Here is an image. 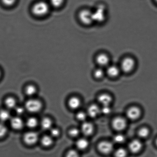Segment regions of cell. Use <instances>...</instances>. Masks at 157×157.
I'll use <instances>...</instances> for the list:
<instances>
[{
	"instance_id": "cell-1",
	"label": "cell",
	"mask_w": 157,
	"mask_h": 157,
	"mask_svg": "<svg viewBox=\"0 0 157 157\" xmlns=\"http://www.w3.org/2000/svg\"><path fill=\"white\" fill-rule=\"evenodd\" d=\"M51 7L49 2L43 1H37L32 6V13L37 17H43L48 14Z\"/></svg>"
},
{
	"instance_id": "cell-2",
	"label": "cell",
	"mask_w": 157,
	"mask_h": 157,
	"mask_svg": "<svg viewBox=\"0 0 157 157\" xmlns=\"http://www.w3.org/2000/svg\"><path fill=\"white\" fill-rule=\"evenodd\" d=\"M78 18L80 22L83 25H89L94 23L92 11L88 9H83L78 14Z\"/></svg>"
},
{
	"instance_id": "cell-3",
	"label": "cell",
	"mask_w": 157,
	"mask_h": 157,
	"mask_svg": "<svg viewBox=\"0 0 157 157\" xmlns=\"http://www.w3.org/2000/svg\"><path fill=\"white\" fill-rule=\"evenodd\" d=\"M136 65V62L135 59L132 57H127L122 60L120 67L121 71L128 73L133 71Z\"/></svg>"
},
{
	"instance_id": "cell-4",
	"label": "cell",
	"mask_w": 157,
	"mask_h": 157,
	"mask_svg": "<svg viewBox=\"0 0 157 157\" xmlns=\"http://www.w3.org/2000/svg\"><path fill=\"white\" fill-rule=\"evenodd\" d=\"M106 10L105 6L99 5L95 10L92 11L94 22L101 23L106 18Z\"/></svg>"
},
{
	"instance_id": "cell-5",
	"label": "cell",
	"mask_w": 157,
	"mask_h": 157,
	"mask_svg": "<svg viewBox=\"0 0 157 157\" xmlns=\"http://www.w3.org/2000/svg\"><path fill=\"white\" fill-rule=\"evenodd\" d=\"M25 107L28 112L35 113L40 110L42 109V104L38 100L31 99L26 102Z\"/></svg>"
},
{
	"instance_id": "cell-6",
	"label": "cell",
	"mask_w": 157,
	"mask_h": 157,
	"mask_svg": "<svg viewBox=\"0 0 157 157\" xmlns=\"http://www.w3.org/2000/svg\"><path fill=\"white\" fill-rule=\"evenodd\" d=\"M98 150L101 153L108 155L113 150V145L112 143L108 141L101 142L98 145Z\"/></svg>"
},
{
	"instance_id": "cell-7",
	"label": "cell",
	"mask_w": 157,
	"mask_h": 157,
	"mask_svg": "<svg viewBox=\"0 0 157 157\" xmlns=\"http://www.w3.org/2000/svg\"><path fill=\"white\" fill-rule=\"evenodd\" d=\"M96 62L100 67H107L109 65L110 58L105 53H100L96 57Z\"/></svg>"
},
{
	"instance_id": "cell-8",
	"label": "cell",
	"mask_w": 157,
	"mask_h": 157,
	"mask_svg": "<svg viewBox=\"0 0 157 157\" xmlns=\"http://www.w3.org/2000/svg\"><path fill=\"white\" fill-rule=\"evenodd\" d=\"M39 136L37 133L33 132H27L24 136V140L28 145H33L37 141Z\"/></svg>"
},
{
	"instance_id": "cell-9",
	"label": "cell",
	"mask_w": 157,
	"mask_h": 157,
	"mask_svg": "<svg viewBox=\"0 0 157 157\" xmlns=\"http://www.w3.org/2000/svg\"><path fill=\"white\" fill-rule=\"evenodd\" d=\"M113 127L115 130H123L126 126V122L124 118L118 117L114 119L112 122Z\"/></svg>"
},
{
	"instance_id": "cell-10",
	"label": "cell",
	"mask_w": 157,
	"mask_h": 157,
	"mask_svg": "<svg viewBox=\"0 0 157 157\" xmlns=\"http://www.w3.org/2000/svg\"><path fill=\"white\" fill-rule=\"evenodd\" d=\"M128 147L129 151L132 153H138L141 150L142 144L140 140H134L129 143Z\"/></svg>"
},
{
	"instance_id": "cell-11",
	"label": "cell",
	"mask_w": 157,
	"mask_h": 157,
	"mask_svg": "<svg viewBox=\"0 0 157 157\" xmlns=\"http://www.w3.org/2000/svg\"><path fill=\"white\" fill-rule=\"evenodd\" d=\"M126 115L128 118L131 120H135L138 119L141 115V111L138 107H131L128 109Z\"/></svg>"
},
{
	"instance_id": "cell-12",
	"label": "cell",
	"mask_w": 157,
	"mask_h": 157,
	"mask_svg": "<svg viewBox=\"0 0 157 157\" xmlns=\"http://www.w3.org/2000/svg\"><path fill=\"white\" fill-rule=\"evenodd\" d=\"M121 71L120 67L115 65H109L107 67L106 72L109 76L112 77H116L118 76Z\"/></svg>"
},
{
	"instance_id": "cell-13",
	"label": "cell",
	"mask_w": 157,
	"mask_h": 157,
	"mask_svg": "<svg viewBox=\"0 0 157 157\" xmlns=\"http://www.w3.org/2000/svg\"><path fill=\"white\" fill-rule=\"evenodd\" d=\"M10 122L12 127L16 130H19L23 127V121L19 117H13L10 119Z\"/></svg>"
},
{
	"instance_id": "cell-14",
	"label": "cell",
	"mask_w": 157,
	"mask_h": 157,
	"mask_svg": "<svg viewBox=\"0 0 157 157\" xmlns=\"http://www.w3.org/2000/svg\"><path fill=\"white\" fill-rule=\"evenodd\" d=\"M81 130L84 135L88 136L93 133L94 126L90 123L85 122L82 125Z\"/></svg>"
},
{
	"instance_id": "cell-15",
	"label": "cell",
	"mask_w": 157,
	"mask_h": 157,
	"mask_svg": "<svg viewBox=\"0 0 157 157\" xmlns=\"http://www.w3.org/2000/svg\"><path fill=\"white\" fill-rule=\"evenodd\" d=\"M101 113V109L96 105H92L88 109V115L91 118H95Z\"/></svg>"
},
{
	"instance_id": "cell-16",
	"label": "cell",
	"mask_w": 157,
	"mask_h": 157,
	"mask_svg": "<svg viewBox=\"0 0 157 157\" xmlns=\"http://www.w3.org/2000/svg\"><path fill=\"white\" fill-rule=\"evenodd\" d=\"M98 100L103 106H108L112 102V98L109 94H103L99 96Z\"/></svg>"
},
{
	"instance_id": "cell-17",
	"label": "cell",
	"mask_w": 157,
	"mask_h": 157,
	"mask_svg": "<svg viewBox=\"0 0 157 157\" xmlns=\"http://www.w3.org/2000/svg\"><path fill=\"white\" fill-rule=\"evenodd\" d=\"M68 105L71 109H77L80 107L81 105L80 100L77 97H71L68 100Z\"/></svg>"
},
{
	"instance_id": "cell-18",
	"label": "cell",
	"mask_w": 157,
	"mask_h": 157,
	"mask_svg": "<svg viewBox=\"0 0 157 157\" xmlns=\"http://www.w3.org/2000/svg\"><path fill=\"white\" fill-rule=\"evenodd\" d=\"M41 125V127L44 130H50L52 128V123L50 118H45L42 120Z\"/></svg>"
},
{
	"instance_id": "cell-19",
	"label": "cell",
	"mask_w": 157,
	"mask_h": 157,
	"mask_svg": "<svg viewBox=\"0 0 157 157\" xmlns=\"http://www.w3.org/2000/svg\"><path fill=\"white\" fill-rule=\"evenodd\" d=\"M4 103L6 106L9 109H15L16 107V101L13 97L7 98L6 99Z\"/></svg>"
},
{
	"instance_id": "cell-20",
	"label": "cell",
	"mask_w": 157,
	"mask_h": 157,
	"mask_svg": "<svg viewBox=\"0 0 157 157\" xmlns=\"http://www.w3.org/2000/svg\"><path fill=\"white\" fill-rule=\"evenodd\" d=\"M76 146L80 150L86 149L88 146V142L86 139L84 138H80L77 140L76 142Z\"/></svg>"
},
{
	"instance_id": "cell-21",
	"label": "cell",
	"mask_w": 157,
	"mask_h": 157,
	"mask_svg": "<svg viewBox=\"0 0 157 157\" xmlns=\"http://www.w3.org/2000/svg\"><path fill=\"white\" fill-rule=\"evenodd\" d=\"M10 112L6 109L0 110V121L3 123L10 119Z\"/></svg>"
},
{
	"instance_id": "cell-22",
	"label": "cell",
	"mask_w": 157,
	"mask_h": 157,
	"mask_svg": "<svg viewBox=\"0 0 157 157\" xmlns=\"http://www.w3.org/2000/svg\"><path fill=\"white\" fill-rule=\"evenodd\" d=\"M65 0H50V6L53 8L58 9L60 8L64 4Z\"/></svg>"
},
{
	"instance_id": "cell-23",
	"label": "cell",
	"mask_w": 157,
	"mask_h": 157,
	"mask_svg": "<svg viewBox=\"0 0 157 157\" xmlns=\"http://www.w3.org/2000/svg\"><path fill=\"white\" fill-rule=\"evenodd\" d=\"M53 140L52 137L50 136L46 135L42 137L41 140V143L45 147H48L52 144Z\"/></svg>"
},
{
	"instance_id": "cell-24",
	"label": "cell",
	"mask_w": 157,
	"mask_h": 157,
	"mask_svg": "<svg viewBox=\"0 0 157 157\" xmlns=\"http://www.w3.org/2000/svg\"><path fill=\"white\" fill-rule=\"evenodd\" d=\"M38 121L36 118L34 117H30L27 120L26 124L27 127L33 128L36 127L38 124Z\"/></svg>"
},
{
	"instance_id": "cell-25",
	"label": "cell",
	"mask_w": 157,
	"mask_h": 157,
	"mask_svg": "<svg viewBox=\"0 0 157 157\" xmlns=\"http://www.w3.org/2000/svg\"><path fill=\"white\" fill-rule=\"evenodd\" d=\"M36 87L33 85H29L25 88L26 94L29 96L34 95L36 92Z\"/></svg>"
},
{
	"instance_id": "cell-26",
	"label": "cell",
	"mask_w": 157,
	"mask_h": 157,
	"mask_svg": "<svg viewBox=\"0 0 157 157\" xmlns=\"http://www.w3.org/2000/svg\"><path fill=\"white\" fill-rule=\"evenodd\" d=\"M127 155V151L123 148L117 149L115 152V157H126Z\"/></svg>"
},
{
	"instance_id": "cell-27",
	"label": "cell",
	"mask_w": 157,
	"mask_h": 157,
	"mask_svg": "<svg viewBox=\"0 0 157 157\" xmlns=\"http://www.w3.org/2000/svg\"><path fill=\"white\" fill-rule=\"evenodd\" d=\"M105 71L101 67L97 68L94 71V77L96 78L100 79L103 77Z\"/></svg>"
},
{
	"instance_id": "cell-28",
	"label": "cell",
	"mask_w": 157,
	"mask_h": 157,
	"mask_svg": "<svg viewBox=\"0 0 157 157\" xmlns=\"http://www.w3.org/2000/svg\"><path fill=\"white\" fill-rule=\"evenodd\" d=\"M149 131L146 128H142L138 131L139 136L142 138H145L149 135Z\"/></svg>"
},
{
	"instance_id": "cell-29",
	"label": "cell",
	"mask_w": 157,
	"mask_h": 157,
	"mask_svg": "<svg viewBox=\"0 0 157 157\" xmlns=\"http://www.w3.org/2000/svg\"><path fill=\"white\" fill-rule=\"evenodd\" d=\"M7 129L3 123H0V138H2L6 135Z\"/></svg>"
},
{
	"instance_id": "cell-30",
	"label": "cell",
	"mask_w": 157,
	"mask_h": 157,
	"mask_svg": "<svg viewBox=\"0 0 157 157\" xmlns=\"http://www.w3.org/2000/svg\"><path fill=\"white\" fill-rule=\"evenodd\" d=\"M4 5L6 7H12L16 3L17 0H1Z\"/></svg>"
},
{
	"instance_id": "cell-31",
	"label": "cell",
	"mask_w": 157,
	"mask_h": 157,
	"mask_svg": "<svg viewBox=\"0 0 157 157\" xmlns=\"http://www.w3.org/2000/svg\"><path fill=\"white\" fill-rule=\"evenodd\" d=\"M124 136L121 134L115 135L113 138L114 141L117 143H122L124 141Z\"/></svg>"
},
{
	"instance_id": "cell-32",
	"label": "cell",
	"mask_w": 157,
	"mask_h": 157,
	"mask_svg": "<svg viewBox=\"0 0 157 157\" xmlns=\"http://www.w3.org/2000/svg\"><path fill=\"white\" fill-rule=\"evenodd\" d=\"M66 157H79V155L77 151L71 149L68 151Z\"/></svg>"
},
{
	"instance_id": "cell-33",
	"label": "cell",
	"mask_w": 157,
	"mask_h": 157,
	"mask_svg": "<svg viewBox=\"0 0 157 157\" xmlns=\"http://www.w3.org/2000/svg\"><path fill=\"white\" fill-rule=\"evenodd\" d=\"M80 134V131L76 128L70 129L69 131V134L71 136L74 137H77Z\"/></svg>"
},
{
	"instance_id": "cell-34",
	"label": "cell",
	"mask_w": 157,
	"mask_h": 157,
	"mask_svg": "<svg viewBox=\"0 0 157 157\" xmlns=\"http://www.w3.org/2000/svg\"><path fill=\"white\" fill-rule=\"evenodd\" d=\"M77 118L80 121H85L86 118V115L83 112H79L77 114Z\"/></svg>"
},
{
	"instance_id": "cell-35",
	"label": "cell",
	"mask_w": 157,
	"mask_h": 157,
	"mask_svg": "<svg viewBox=\"0 0 157 157\" xmlns=\"http://www.w3.org/2000/svg\"><path fill=\"white\" fill-rule=\"evenodd\" d=\"M111 112V109L109 105L103 106V107L101 109V112L105 115L109 114Z\"/></svg>"
},
{
	"instance_id": "cell-36",
	"label": "cell",
	"mask_w": 157,
	"mask_h": 157,
	"mask_svg": "<svg viewBox=\"0 0 157 157\" xmlns=\"http://www.w3.org/2000/svg\"><path fill=\"white\" fill-rule=\"evenodd\" d=\"M50 135L52 137H56L58 136L60 134V131L58 129L55 128H52L50 129Z\"/></svg>"
},
{
	"instance_id": "cell-37",
	"label": "cell",
	"mask_w": 157,
	"mask_h": 157,
	"mask_svg": "<svg viewBox=\"0 0 157 157\" xmlns=\"http://www.w3.org/2000/svg\"><path fill=\"white\" fill-rule=\"evenodd\" d=\"M15 110L16 113L19 115H21L23 114L24 112V109L23 107H16L15 108Z\"/></svg>"
},
{
	"instance_id": "cell-38",
	"label": "cell",
	"mask_w": 157,
	"mask_h": 157,
	"mask_svg": "<svg viewBox=\"0 0 157 157\" xmlns=\"http://www.w3.org/2000/svg\"><path fill=\"white\" fill-rule=\"evenodd\" d=\"M1 70H0V78H1Z\"/></svg>"
},
{
	"instance_id": "cell-39",
	"label": "cell",
	"mask_w": 157,
	"mask_h": 157,
	"mask_svg": "<svg viewBox=\"0 0 157 157\" xmlns=\"http://www.w3.org/2000/svg\"><path fill=\"white\" fill-rule=\"evenodd\" d=\"M155 144H156L157 146V138L156 139V141H155Z\"/></svg>"
},
{
	"instance_id": "cell-40",
	"label": "cell",
	"mask_w": 157,
	"mask_h": 157,
	"mask_svg": "<svg viewBox=\"0 0 157 157\" xmlns=\"http://www.w3.org/2000/svg\"><path fill=\"white\" fill-rule=\"evenodd\" d=\"M155 2L157 4V0H155Z\"/></svg>"
}]
</instances>
